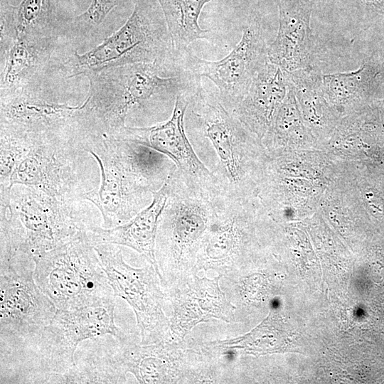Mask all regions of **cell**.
I'll return each instance as SVG.
<instances>
[{"label": "cell", "mask_w": 384, "mask_h": 384, "mask_svg": "<svg viewBox=\"0 0 384 384\" xmlns=\"http://www.w3.org/2000/svg\"><path fill=\"white\" fill-rule=\"evenodd\" d=\"M51 0H22L17 6L1 8V21L13 25L15 36L45 37Z\"/></svg>", "instance_id": "cell-25"}, {"label": "cell", "mask_w": 384, "mask_h": 384, "mask_svg": "<svg viewBox=\"0 0 384 384\" xmlns=\"http://www.w3.org/2000/svg\"><path fill=\"white\" fill-rule=\"evenodd\" d=\"M33 259L35 281L57 309H75L115 298L86 230Z\"/></svg>", "instance_id": "cell-6"}, {"label": "cell", "mask_w": 384, "mask_h": 384, "mask_svg": "<svg viewBox=\"0 0 384 384\" xmlns=\"http://www.w3.org/2000/svg\"><path fill=\"white\" fill-rule=\"evenodd\" d=\"M168 178L160 188L153 191L151 203L129 221L111 228H87L86 234L90 243L94 247L114 244L130 247L142 255L159 271L155 255L156 239L160 217L168 198Z\"/></svg>", "instance_id": "cell-19"}, {"label": "cell", "mask_w": 384, "mask_h": 384, "mask_svg": "<svg viewBox=\"0 0 384 384\" xmlns=\"http://www.w3.org/2000/svg\"><path fill=\"white\" fill-rule=\"evenodd\" d=\"M381 74V68L372 60L356 70L321 74L325 95L336 107H353L371 96Z\"/></svg>", "instance_id": "cell-22"}, {"label": "cell", "mask_w": 384, "mask_h": 384, "mask_svg": "<svg viewBox=\"0 0 384 384\" xmlns=\"http://www.w3.org/2000/svg\"><path fill=\"white\" fill-rule=\"evenodd\" d=\"M262 25L255 19L243 30L238 45L220 60L200 58L188 49L180 54L186 69L214 83L220 101L231 112L247 94L256 73L269 60Z\"/></svg>", "instance_id": "cell-14"}, {"label": "cell", "mask_w": 384, "mask_h": 384, "mask_svg": "<svg viewBox=\"0 0 384 384\" xmlns=\"http://www.w3.org/2000/svg\"><path fill=\"white\" fill-rule=\"evenodd\" d=\"M222 278L220 274L213 279L199 277L196 272L163 285L171 341L185 339L197 324L213 319L228 324L237 321L235 306L220 287Z\"/></svg>", "instance_id": "cell-16"}, {"label": "cell", "mask_w": 384, "mask_h": 384, "mask_svg": "<svg viewBox=\"0 0 384 384\" xmlns=\"http://www.w3.org/2000/svg\"><path fill=\"white\" fill-rule=\"evenodd\" d=\"M88 228L66 198L26 186L1 193V233L32 256L65 243Z\"/></svg>", "instance_id": "cell-9"}, {"label": "cell", "mask_w": 384, "mask_h": 384, "mask_svg": "<svg viewBox=\"0 0 384 384\" xmlns=\"http://www.w3.org/2000/svg\"><path fill=\"white\" fill-rule=\"evenodd\" d=\"M198 92L178 95L167 120L151 127L125 126L113 135L164 154L174 163L178 173L189 186L218 196L220 194L215 178L198 158L186 131V111Z\"/></svg>", "instance_id": "cell-15"}, {"label": "cell", "mask_w": 384, "mask_h": 384, "mask_svg": "<svg viewBox=\"0 0 384 384\" xmlns=\"http://www.w3.org/2000/svg\"><path fill=\"white\" fill-rule=\"evenodd\" d=\"M114 299L75 309H57L51 322L43 329L36 346L38 365L46 383L75 365L74 354L80 343L107 334L118 341L129 336L114 323Z\"/></svg>", "instance_id": "cell-12"}, {"label": "cell", "mask_w": 384, "mask_h": 384, "mask_svg": "<svg viewBox=\"0 0 384 384\" xmlns=\"http://www.w3.org/2000/svg\"><path fill=\"white\" fill-rule=\"evenodd\" d=\"M33 256L15 248L1 249L0 339L16 351L30 342L36 344L53 320L57 308L34 279Z\"/></svg>", "instance_id": "cell-8"}, {"label": "cell", "mask_w": 384, "mask_h": 384, "mask_svg": "<svg viewBox=\"0 0 384 384\" xmlns=\"http://www.w3.org/2000/svg\"><path fill=\"white\" fill-rule=\"evenodd\" d=\"M279 28L268 46L270 63L289 73L313 65L316 46L311 25L314 2L311 0H277Z\"/></svg>", "instance_id": "cell-18"}, {"label": "cell", "mask_w": 384, "mask_h": 384, "mask_svg": "<svg viewBox=\"0 0 384 384\" xmlns=\"http://www.w3.org/2000/svg\"><path fill=\"white\" fill-rule=\"evenodd\" d=\"M168 180V198L160 217L155 249L162 285L198 272L197 257L220 196L189 186L176 167Z\"/></svg>", "instance_id": "cell-4"}, {"label": "cell", "mask_w": 384, "mask_h": 384, "mask_svg": "<svg viewBox=\"0 0 384 384\" xmlns=\"http://www.w3.org/2000/svg\"><path fill=\"white\" fill-rule=\"evenodd\" d=\"M127 383L126 375L114 366L110 353L92 356L63 374L51 378L47 383Z\"/></svg>", "instance_id": "cell-26"}, {"label": "cell", "mask_w": 384, "mask_h": 384, "mask_svg": "<svg viewBox=\"0 0 384 384\" xmlns=\"http://www.w3.org/2000/svg\"><path fill=\"white\" fill-rule=\"evenodd\" d=\"M1 99V125L55 134L95 127L86 100L80 105L70 106L32 96L24 90L3 93Z\"/></svg>", "instance_id": "cell-17"}, {"label": "cell", "mask_w": 384, "mask_h": 384, "mask_svg": "<svg viewBox=\"0 0 384 384\" xmlns=\"http://www.w3.org/2000/svg\"><path fill=\"white\" fill-rule=\"evenodd\" d=\"M288 91L283 70L269 60L255 75L250 87L231 112L252 132L262 136Z\"/></svg>", "instance_id": "cell-20"}, {"label": "cell", "mask_w": 384, "mask_h": 384, "mask_svg": "<svg viewBox=\"0 0 384 384\" xmlns=\"http://www.w3.org/2000/svg\"><path fill=\"white\" fill-rule=\"evenodd\" d=\"M284 73L309 122L318 127L327 126L331 118L321 73L315 67Z\"/></svg>", "instance_id": "cell-24"}, {"label": "cell", "mask_w": 384, "mask_h": 384, "mask_svg": "<svg viewBox=\"0 0 384 384\" xmlns=\"http://www.w3.org/2000/svg\"><path fill=\"white\" fill-rule=\"evenodd\" d=\"M124 0H92L87 9L78 19L90 26L101 24L109 13Z\"/></svg>", "instance_id": "cell-27"}, {"label": "cell", "mask_w": 384, "mask_h": 384, "mask_svg": "<svg viewBox=\"0 0 384 384\" xmlns=\"http://www.w3.org/2000/svg\"><path fill=\"white\" fill-rule=\"evenodd\" d=\"M255 216L249 198L220 196L197 257L198 272L213 270L223 277L242 272L250 257Z\"/></svg>", "instance_id": "cell-13"}, {"label": "cell", "mask_w": 384, "mask_h": 384, "mask_svg": "<svg viewBox=\"0 0 384 384\" xmlns=\"http://www.w3.org/2000/svg\"><path fill=\"white\" fill-rule=\"evenodd\" d=\"M188 137L198 158L213 174L222 196L249 198L255 190L261 155L249 130L203 89L187 109Z\"/></svg>", "instance_id": "cell-3"}, {"label": "cell", "mask_w": 384, "mask_h": 384, "mask_svg": "<svg viewBox=\"0 0 384 384\" xmlns=\"http://www.w3.org/2000/svg\"><path fill=\"white\" fill-rule=\"evenodd\" d=\"M48 38L15 36L6 54L1 94L23 90L48 57Z\"/></svg>", "instance_id": "cell-21"}, {"label": "cell", "mask_w": 384, "mask_h": 384, "mask_svg": "<svg viewBox=\"0 0 384 384\" xmlns=\"http://www.w3.org/2000/svg\"><path fill=\"white\" fill-rule=\"evenodd\" d=\"M11 169L1 193L14 185L28 186L52 196L66 198L79 184L75 159L80 141L61 135L18 131L15 133Z\"/></svg>", "instance_id": "cell-10"}, {"label": "cell", "mask_w": 384, "mask_h": 384, "mask_svg": "<svg viewBox=\"0 0 384 384\" xmlns=\"http://www.w3.org/2000/svg\"><path fill=\"white\" fill-rule=\"evenodd\" d=\"M212 0H157L176 51L188 49L195 41L207 37L198 23L204 5Z\"/></svg>", "instance_id": "cell-23"}, {"label": "cell", "mask_w": 384, "mask_h": 384, "mask_svg": "<svg viewBox=\"0 0 384 384\" xmlns=\"http://www.w3.org/2000/svg\"><path fill=\"white\" fill-rule=\"evenodd\" d=\"M366 6H381L384 4V0H356Z\"/></svg>", "instance_id": "cell-28"}, {"label": "cell", "mask_w": 384, "mask_h": 384, "mask_svg": "<svg viewBox=\"0 0 384 384\" xmlns=\"http://www.w3.org/2000/svg\"><path fill=\"white\" fill-rule=\"evenodd\" d=\"M87 107L97 124L110 134L125 126L129 114L174 110L181 94L198 92L201 78L186 69L180 55L166 63H134L102 70L87 76Z\"/></svg>", "instance_id": "cell-1"}, {"label": "cell", "mask_w": 384, "mask_h": 384, "mask_svg": "<svg viewBox=\"0 0 384 384\" xmlns=\"http://www.w3.org/2000/svg\"><path fill=\"white\" fill-rule=\"evenodd\" d=\"M178 54L157 0H136L124 24L93 48L75 52L66 63L67 73L70 78L87 76L125 65L166 63Z\"/></svg>", "instance_id": "cell-5"}, {"label": "cell", "mask_w": 384, "mask_h": 384, "mask_svg": "<svg viewBox=\"0 0 384 384\" xmlns=\"http://www.w3.org/2000/svg\"><path fill=\"white\" fill-rule=\"evenodd\" d=\"M123 374L134 375L139 383H224L226 367L220 356L203 343L166 341L143 345L133 336L119 341L110 353Z\"/></svg>", "instance_id": "cell-7"}, {"label": "cell", "mask_w": 384, "mask_h": 384, "mask_svg": "<svg viewBox=\"0 0 384 384\" xmlns=\"http://www.w3.org/2000/svg\"><path fill=\"white\" fill-rule=\"evenodd\" d=\"M114 296L133 309L143 345L171 341L165 294L159 272L150 263L136 268L127 264L119 248L110 244L94 247Z\"/></svg>", "instance_id": "cell-11"}, {"label": "cell", "mask_w": 384, "mask_h": 384, "mask_svg": "<svg viewBox=\"0 0 384 384\" xmlns=\"http://www.w3.org/2000/svg\"><path fill=\"white\" fill-rule=\"evenodd\" d=\"M83 149L95 158L100 182L98 188L80 198L97 207L105 228L125 223L148 206L153 191L161 187L176 168L164 154L156 158L159 152H146L147 147L110 134L95 136Z\"/></svg>", "instance_id": "cell-2"}]
</instances>
